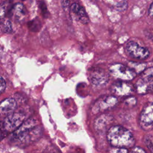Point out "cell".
Listing matches in <instances>:
<instances>
[{
	"instance_id": "obj_1",
	"label": "cell",
	"mask_w": 153,
	"mask_h": 153,
	"mask_svg": "<svg viewBox=\"0 0 153 153\" xmlns=\"http://www.w3.org/2000/svg\"><path fill=\"white\" fill-rule=\"evenodd\" d=\"M110 145L115 148H128L134 146V138L131 133L121 126H112L106 133Z\"/></svg>"
},
{
	"instance_id": "obj_2",
	"label": "cell",
	"mask_w": 153,
	"mask_h": 153,
	"mask_svg": "<svg viewBox=\"0 0 153 153\" xmlns=\"http://www.w3.org/2000/svg\"><path fill=\"white\" fill-rule=\"evenodd\" d=\"M41 134V128L37 126L35 120L30 118L23 123L13 133L14 138L20 144H27L35 141Z\"/></svg>"
},
{
	"instance_id": "obj_3",
	"label": "cell",
	"mask_w": 153,
	"mask_h": 153,
	"mask_svg": "<svg viewBox=\"0 0 153 153\" xmlns=\"http://www.w3.org/2000/svg\"><path fill=\"white\" fill-rule=\"evenodd\" d=\"M109 74L114 78L123 81H128L133 79L136 74L128 66L121 63H114L109 68Z\"/></svg>"
},
{
	"instance_id": "obj_4",
	"label": "cell",
	"mask_w": 153,
	"mask_h": 153,
	"mask_svg": "<svg viewBox=\"0 0 153 153\" xmlns=\"http://www.w3.org/2000/svg\"><path fill=\"white\" fill-rule=\"evenodd\" d=\"M118 103V99L114 96H104L100 97L93 105L91 111L93 114L103 112L114 108Z\"/></svg>"
},
{
	"instance_id": "obj_5",
	"label": "cell",
	"mask_w": 153,
	"mask_h": 153,
	"mask_svg": "<svg viewBox=\"0 0 153 153\" xmlns=\"http://www.w3.org/2000/svg\"><path fill=\"white\" fill-rule=\"evenodd\" d=\"M139 124L144 130L153 129V102L148 103L143 107L139 117Z\"/></svg>"
},
{
	"instance_id": "obj_6",
	"label": "cell",
	"mask_w": 153,
	"mask_h": 153,
	"mask_svg": "<svg viewBox=\"0 0 153 153\" xmlns=\"http://www.w3.org/2000/svg\"><path fill=\"white\" fill-rule=\"evenodd\" d=\"M25 121V115L20 112H13L9 114L4 120L2 127L7 132L15 131Z\"/></svg>"
},
{
	"instance_id": "obj_7",
	"label": "cell",
	"mask_w": 153,
	"mask_h": 153,
	"mask_svg": "<svg viewBox=\"0 0 153 153\" xmlns=\"http://www.w3.org/2000/svg\"><path fill=\"white\" fill-rule=\"evenodd\" d=\"M125 49L127 54L134 59L144 60L149 56V51L147 48L140 46L134 41L128 42L126 44Z\"/></svg>"
},
{
	"instance_id": "obj_8",
	"label": "cell",
	"mask_w": 153,
	"mask_h": 153,
	"mask_svg": "<svg viewBox=\"0 0 153 153\" xmlns=\"http://www.w3.org/2000/svg\"><path fill=\"white\" fill-rule=\"evenodd\" d=\"M114 119L112 116L103 114L99 115L95 120L94 123V127L96 131L100 133L103 134L105 132L107 133L108 130L112 126V124Z\"/></svg>"
},
{
	"instance_id": "obj_9",
	"label": "cell",
	"mask_w": 153,
	"mask_h": 153,
	"mask_svg": "<svg viewBox=\"0 0 153 153\" xmlns=\"http://www.w3.org/2000/svg\"><path fill=\"white\" fill-rule=\"evenodd\" d=\"M134 87L128 81H117L111 87V92L118 96H129L134 91Z\"/></svg>"
},
{
	"instance_id": "obj_10",
	"label": "cell",
	"mask_w": 153,
	"mask_h": 153,
	"mask_svg": "<svg viewBox=\"0 0 153 153\" xmlns=\"http://www.w3.org/2000/svg\"><path fill=\"white\" fill-rule=\"evenodd\" d=\"M109 79V74L102 69L96 68L90 74V80L95 86H103L106 85Z\"/></svg>"
},
{
	"instance_id": "obj_11",
	"label": "cell",
	"mask_w": 153,
	"mask_h": 153,
	"mask_svg": "<svg viewBox=\"0 0 153 153\" xmlns=\"http://www.w3.org/2000/svg\"><path fill=\"white\" fill-rule=\"evenodd\" d=\"M8 14L14 16L16 21L22 22L26 16V9L23 4L17 3L11 7Z\"/></svg>"
},
{
	"instance_id": "obj_12",
	"label": "cell",
	"mask_w": 153,
	"mask_h": 153,
	"mask_svg": "<svg viewBox=\"0 0 153 153\" xmlns=\"http://www.w3.org/2000/svg\"><path fill=\"white\" fill-rule=\"evenodd\" d=\"M16 106L17 102L14 99L7 98L0 102V112H11L16 109Z\"/></svg>"
},
{
	"instance_id": "obj_13",
	"label": "cell",
	"mask_w": 153,
	"mask_h": 153,
	"mask_svg": "<svg viewBox=\"0 0 153 153\" xmlns=\"http://www.w3.org/2000/svg\"><path fill=\"white\" fill-rule=\"evenodd\" d=\"M105 2L111 8L117 11H124L128 6V3L126 1H108Z\"/></svg>"
},
{
	"instance_id": "obj_14",
	"label": "cell",
	"mask_w": 153,
	"mask_h": 153,
	"mask_svg": "<svg viewBox=\"0 0 153 153\" xmlns=\"http://www.w3.org/2000/svg\"><path fill=\"white\" fill-rule=\"evenodd\" d=\"M151 84L148 83L142 79H139L136 83L134 89L137 91V93L140 94H146L148 91H150Z\"/></svg>"
},
{
	"instance_id": "obj_15",
	"label": "cell",
	"mask_w": 153,
	"mask_h": 153,
	"mask_svg": "<svg viewBox=\"0 0 153 153\" xmlns=\"http://www.w3.org/2000/svg\"><path fill=\"white\" fill-rule=\"evenodd\" d=\"M140 79L149 84L153 82V67L146 68L141 73Z\"/></svg>"
},
{
	"instance_id": "obj_16",
	"label": "cell",
	"mask_w": 153,
	"mask_h": 153,
	"mask_svg": "<svg viewBox=\"0 0 153 153\" xmlns=\"http://www.w3.org/2000/svg\"><path fill=\"white\" fill-rule=\"evenodd\" d=\"M128 67L134 71L136 74L138 72L142 73L146 69V65L142 63H135L131 62L128 65Z\"/></svg>"
},
{
	"instance_id": "obj_17",
	"label": "cell",
	"mask_w": 153,
	"mask_h": 153,
	"mask_svg": "<svg viewBox=\"0 0 153 153\" xmlns=\"http://www.w3.org/2000/svg\"><path fill=\"white\" fill-rule=\"evenodd\" d=\"M79 20L83 24H87L89 22L88 17L83 7H81L79 12L76 14Z\"/></svg>"
},
{
	"instance_id": "obj_18",
	"label": "cell",
	"mask_w": 153,
	"mask_h": 153,
	"mask_svg": "<svg viewBox=\"0 0 153 153\" xmlns=\"http://www.w3.org/2000/svg\"><path fill=\"white\" fill-rule=\"evenodd\" d=\"M8 2H4L0 5V23L3 22L6 14H8L10 10H8Z\"/></svg>"
},
{
	"instance_id": "obj_19",
	"label": "cell",
	"mask_w": 153,
	"mask_h": 153,
	"mask_svg": "<svg viewBox=\"0 0 153 153\" xmlns=\"http://www.w3.org/2000/svg\"><path fill=\"white\" fill-rule=\"evenodd\" d=\"M143 141L146 147L153 153V136L151 134L145 135L143 138Z\"/></svg>"
},
{
	"instance_id": "obj_20",
	"label": "cell",
	"mask_w": 153,
	"mask_h": 153,
	"mask_svg": "<svg viewBox=\"0 0 153 153\" xmlns=\"http://www.w3.org/2000/svg\"><path fill=\"white\" fill-rule=\"evenodd\" d=\"M28 26L30 28V29L32 31H38L39 28L41 27V23L40 21L38 19H34L33 20H32L29 22Z\"/></svg>"
},
{
	"instance_id": "obj_21",
	"label": "cell",
	"mask_w": 153,
	"mask_h": 153,
	"mask_svg": "<svg viewBox=\"0 0 153 153\" xmlns=\"http://www.w3.org/2000/svg\"><path fill=\"white\" fill-rule=\"evenodd\" d=\"M124 103L127 106H133L136 104L137 100L134 97L130 96L124 100Z\"/></svg>"
},
{
	"instance_id": "obj_22",
	"label": "cell",
	"mask_w": 153,
	"mask_h": 153,
	"mask_svg": "<svg viewBox=\"0 0 153 153\" xmlns=\"http://www.w3.org/2000/svg\"><path fill=\"white\" fill-rule=\"evenodd\" d=\"M2 29L6 33H10L12 30V25L10 20H5L2 22Z\"/></svg>"
},
{
	"instance_id": "obj_23",
	"label": "cell",
	"mask_w": 153,
	"mask_h": 153,
	"mask_svg": "<svg viewBox=\"0 0 153 153\" xmlns=\"http://www.w3.org/2000/svg\"><path fill=\"white\" fill-rule=\"evenodd\" d=\"M110 153H128V151L126 148L114 147L111 149Z\"/></svg>"
},
{
	"instance_id": "obj_24",
	"label": "cell",
	"mask_w": 153,
	"mask_h": 153,
	"mask_svg": "<svg viewBox=\"0 0 153 153\" xmlns=\"http://www.w3.org/2000/svg\"><path fill=\"white\" fill-rule=\"evenodd\" d=\"M81 7V6H80L78 4H77V3H74V4L71 6V11L73 13L76 14L79 12V10H80Z\"/></svg>"
},
{
	"instance_id": "obj_25",
	"label": "cell",
	"mask_w": 153,
	"mask_h": 153,
	"mask_svg": "<svg viewBox=\"0 0 153 153\" xmlns=\"http://www.w3.org/2000/svg\"><path fill=\"white\" fill-rule=\"evenodd\" d=\"M129 153H146V152L142 148L140 147L135 146L131 149Z\"/></svg>"
},
{
	"instance_id": "obj_26",
	"label": "cell",
	"mask_w": 153,
	"mask_h": 153,
	"mask_svg": "<svg viewBox=\"0 0 153 153\" xmlns=\"http://www.w3.org/2000/svg\"><path fill=\"white\" fill-rule=\"evenodd\" d=\"M39 7H40V8L41 10V12H42V14L44 15V17H46V15H47V9L46 5L44 4V2H41L40 3V4H39Z\"/></svg>"
},
{
	"instance_id": "obj_27",
	"label": "cell",
	"mask_w": 153,
	"mask_h": 153,
	"mask_svg": "<svg viewBox=\"0 0 153 153\" xmlns=\"http://www.w3.org/2000/svg\"><path fill=\"white\" fill-rule=\"evenodd\" d=\"M6 84L4 78L0 76V94H1L5 90Z\"/></svg>"
},
{
	"instance_id": "obj_28",
	"label": "cell",
	"mask_w": 153,
	"mask_h": 153,
	"mask_svg": "<svg viewBox=\"0 0 153 153\" xmlns=\"http://www.w3.org/2000/svg\"><path fill=\"white\" fill-rule=\"evenodd\" d=\"M69 1H61V5L65 11L68 10L69 7Z\"/></svg>"
},
{
	"instance_id": "obj_29",
	"label": "cell",
	"mask_w": 153,
	"mask_h": 153,
	"mask_svg": "<svg viewBox=\"0 0 153 153\" xmlns=\"http://www.w3.org/2000/svg\"><path fill=\"white\" fill-rule=\"evenodd\" d=\"M148 14L150 17H153V2L151 4L148 9Z\"/></svg>"
},
{
	"instance_id": "obj_30",
	"label": "cell",
	"mask_w": 153,
	"mask_h": 153,
	"mask_svg": "<svg viewBox=\"0 0 153 153\" xmlns=\"http://www.w3.org/2000/svg\"><path fill=\"white\" fill-rule=\"evenodd\" d=\"M150 91H151L152 93H153V84H151V85Z\"/></svg>"
},
{
	"instance_id": "obj_31",
	"label": "cell",
	"mask_w": 153,
	"mask_h": 153,
	"mask_svg": "<svg viewBox=\"0 0 153 153\" xmlns=\"http://www.w3.org/2000/svg\"><path fill=\"white\" fill-rule=\"evenodd\" d=\"M152 67H153V60H152Z\"/></svg>"
},
{
	"instance_id": "obj_32",
	"label": "cell",
	"mask_w": 153,
	"mask_h": 153,
	"mask_svg": "<svg viewBox=\"0 0 153 153\" xmlns=\"http://www.w3.org/2000/svg\"><path fill=\"white\" fill-rule=\"evenodd\" d=\"M152 38H153V36H152ZM152 39H153V38H152Z\"/></svg>"
}]
</instances>
